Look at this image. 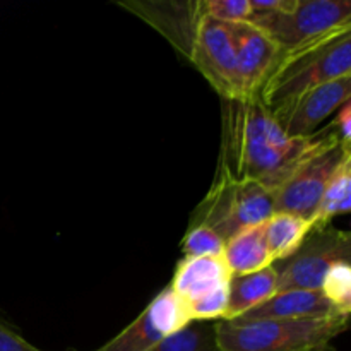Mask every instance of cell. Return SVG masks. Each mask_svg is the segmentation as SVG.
I'll return each instance as SVG.
<instances>
[{"label": "cell", "mask_w": 351, "mask_h": 351, "mask_svg": "<svg viewBox=\"0 0 351 351\" xmlns=\"http://www.w3.org/2000/svg\"><path fill=\"white\" fill-rule=\"evenodd\" d=\"M329 130L328 139L274 191V213H291L311 221L314 219L329 180L343 161L351 158L350 144L341 143L331 125Z\"/></svg>", "instance_id": "cell-6"}, {"label": "cell", "mask_w": 351, "mask_h": 351, "mask_svg": "<svg viewBox=\"0 0 351 351\" xmlns=\"http://www.w3.org/2000/svg\"><path fill=\"white\" fill-rule=\"evenodd\" d=\"M351 261V235L331 225L314 226L288 259L274 263L278 291L321 290L324 276L335 264Z\"/></svg>", "instance_id": "cell-7"}, {"label": "cell", "mask_w": 351, "mask_h": 351, "mask_svg": "<svg viewBox=\"0 0 351 351\" xmlns=\"http://www.w3.org/2000/svg\"><path fill=\"white\" fill-rule=\"evenodd\" d=\"M0 351H43L24 339L16 329L0 319Z\"/></svg>", "instance_id": "cell-23"}, {"label": "cell", "mask_w": 351, "mask_h": 351, "mask_svg": "<svg viewBox=\"0 0 351 351\" xmlns=\"http://www.w3.org/2000/svg\"><path fill=\"white\" fill-rule=\"evenodd\" d=\"M331 129L335 130L336 136L339 137V141L351 146V105L350 101H346L341 108L338 110V115L332 120Z\"/></svg>", "instance_id": "cell-24"}, {"label": "cell", "mask_w": 351, "mask_h": 351, "mask_svg": "<svg viewBox=\"0 0 351 351\" xmlns=\"http://www.w3.org/2000/svg\"><path fill=\"white\" fill-rule=\"evenodd\" d=\"M329 132L328 127L304 139L290 137L259 95L221 99L218 170L239 180H256L274 192L328 139Z\"/></svg>", "instance_id": "cell-1"}, {"label": "cell", "mask_w": 351, "mask_h": 351, "mask_svg": "<svg viewBox=\"0 0 351 351\" xmlns=\"http://www.w3.org/2000/svg\"><path fill=\"white\" fill-rule=\"evenodd\" d=\"M335 314L341 312L332 307L321 290H287L278 291L240 319H311Z\"/></svg>", "instance_id": "cell-14"}, {"label": "cell", "mask_w": 351, "mask_h": 351, "mask_svg": "<svg viewBox=\"0 0 351 351\" xmlns=\"http://www.w3.org/2000/svg\"><path fill=\"white\" fill-rule=\"evenodd\" d=\"M274 213V192L256 180H239L216 170L208 194L197 204L189 225H202L223 242L242 230L266 223Z\"/></svg>", "instance_id": "cell-4"}, {"label": "cell", "mask_w": 351, "mask_h": 351, "mask_svg": "<svg viewBox=\"0 0 351 351\" xmlns=\"http://www.w3.org/2000/svg\"><path fill=\"white\" fill-rule=\"evenodd\" d=\"M278 276L274 266L256 273L232 276L228 288V312L225 321L240 319L276 295Z\"/></svg>", "instance_id": "cell-15"}, {"label": "cell", "mask_w": 351, "mask_h": 351, "mask_svg": "<svg viewBox=\"0 0 351 351\" xmlns=\"http://www.w3.org/2000/svg\"><path fill=\"white\" fill-rule=\"evenodd\" d=\"M351 209V158H346L336 170L322 194L314 215V226L329 225L335 216L348 215Z\"/></svg>", "instance_id": "cell-18"}, {"label": "cell", "mask_w": 351, "mask_h": 351, "mask_svg": "<svg viewBox=\"0 0 351 351\" xmlns=\"http://www.w3.org/2000/svg\"><path fill=\"white\" fill-rule=\"evenodd\" d=\"M117 3L163 34L178 53L191 57L197 26L204 17L202 0H122Z\"/></svg>", "instance_id": "cell-10"}, {"label": "cell", "mask_w": 351, "mask_h": 351, "mask_svg": "<svg viewBox=\"0 0 351 351\" xmlns=\"http://www.w3.org/2000/svg\"><path fill=\"white\" fill-rule=\"evenodd\" d=\"M189 322L192 321L182 302L167 287L123 331L95 351H153Z\"/></svg>", "instance_id": "cell-9"}, {"label": "cell", "mask_w": 351, "mask_h": 351, "mask_svg": "<svg viewBox=\"0 0 351 351\" xmlns=\"http://www.w3.org/2000/svg\"><path fill=\"white\" fill-rule=\"evenodd\" d=\"M230 274L221 256L184 257L175 267L170 290L184 308L230 287Z\"/></svg>", "instance_id": "cell-13"}, {"label": "cell", "mask_w": 351, "mask_h": 351, "mask_svg": "<svg viewBox=\"0 0 351 351\" xmlns=\"http://www.w3.org/2000/svg\"><path fill=\"white\" fill-rule=\"evenodd\" d=\"M345 75H351V29L285 55L259 96L267 110L276 113L317 86Z\"/></svg>", "instance_id": "cell-3"}, {"label": "cell", "mask_w": 351, "mask_h": 351, "mask_svg": "<svg viewBox=\"0 0 351 351\" xmlns=\"http://www.w3.org/2000/svg\"><path fill=\"white\" fill-rule=\"evenodd\" d=\"M226 26L235 48L243 98L259 95L263 86L280 64V47L266 31L249 21L228 23Z\"/></svg>", "instance_id": "cell-11"}, {"label": "cell", "mask_w": 351, "mask_h": 351, "mask_svg": "<svg viewBox=\"0 0 351 351\" xmlns=\"http://www.w3.org/2000/svg\"><path fill=\"white\" fill-rule=\"evenodd\" d=\"M204 16L219 23H240L250 16V0H202Z\"/></svg>", "instance_id": "cell-22"}, {"label": "cell", "mask_w": 351, "mask_h": 351, "mask_svg": "<svg viewBox=\"0 0 351 351\" xmlns=\"http://www.w3.org/2000/svg\"><path fill=\"white\" fill-rule=\"evenodd\" d=\"M321 291L341 314H351V266L350 263L335 264L321 285Z\"/></svg>", "instance_id": "cell-20"}, {"label": "cell", "mask_w": 351, "mask_h": 351, "mask_svg": "<svg viewBox=\"0 0 351 351\" xmlns=\"http://www.w3.org/2000/svg\"><path fill=\"white\" fill-rule=\"evenodd\" d=\"M280 47L281 58L351 29L350 0H291L283 10L249 17Z\"/></svg>", "instance_id": "cell-5"}, {"label": "cell", "mask_w": 351, "mask_h": 351, "mask_svg": "<svg viewBox=\"0 0 351 351\" xmlns=\"http://www.w3.org/2000/svg\"><path fill=\"white\" fill-rule=\"evenodd\" d=\"M189 60L221 99L243 98L235 48L226 23L204 16L197 26Z\"/></svg>", "instance_id": "cell-8"}, {"label": "cell", "mask_w": 351, "mask_h": 351, "mask_svg": "<svg viewBox=\"0 0 351 351\" xmlns=\"http://www.w3.org/2000/svg\"><path fill=\"white\" fill-rule=\"evenodd\" d=\"M263 225L242 230L225 243L221 257L232 276H243L273 266L264 240Z\"/></svg>", "instance_id": "cell-16"}, {"label": "cell", "mask_w": 351, "mask_h": 351, "mask_svg": "<svg viewBox=\"0 0 351 351\" xmlns=\"http://www.w3.org/2000/svg\"><path fill=\"white\" fill-rule=\"evenodd\" d=\"M350 315L311 319H232L216 322L223 351H335L332 341L348 329Z\"/></svg>", "instance_id": "cell-2"}, {"label": "cell", "mask_w": 351, "mask_h": 351, "mask_svg": "<svg viewBox=\"0 0 351 351\" xmlns=\"http://www.w3.org/2000/svg\"><path fill=\"white\" fill-rule=\"evenodd\" d=\"M350 96L351 75H345L305 93L291 105L273 113V117L285 134L304 139L314 136L317 127L329 115L336 113L346 101H350Z\"/></svg>", "instance_id": "cell-12"}, {"label": "cell", "mask_w": 351, "mask_h": 351, "mask_svg": "<svg viewBox=\"0 0 351 351\" xmlns=\"http://www.w3.org/2000/svg\"><path fill=\"white\" fill-rule=\"evenodd\" d=\"M312 228L314 223L311 219L291 213H273L263 225L264 240L273 264L288 259L302 245Z\"/></svg>", "instance_id": "cell-17"}, {"label": "cell", "mask_w": 351, "mask_h": 351, "mask_svg": "<svg viewBox=\"0 0 351 351\" xmlns=\"http://www.w3.org/2000/svg\"><path fill=\"white\" fill-rule=\"evenodd\" d=\"M153 351H223L218 345L216 322L192 321L165 338Z\"/></svg>", "instance_id": "cell-19"}, {"label": "cell", "mask_w": 351, "mask_h": 351, "mask_svg": "<svg viewBox=\"0 0 351 351\" xmlns=\"http://www.w3.org/2000/svg\"><path fill=\"white\" fill-rule=\"evenodd\" d=\"M223 249H225V242L219 239L218 233L202 225H189L182 240L184 257L221 256Z\"/></svg>", "instance_id": "cell-21"}]
</instances>
